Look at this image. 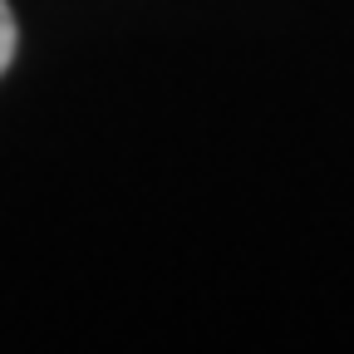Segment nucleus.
<instances>
[{
    "label": "nucleus",
    "instance_id": "obj_1",
    "mask_svg": "<svg viewBox=\"0 0 354 354\" xmlns=\"http://www.w3.org/2000/svg\"><path fill=\"white\" fill-rule=\"evenodd\" d=\"M15 15H10V6H6V0H0V74H6L10 69V59H15Z\"/></svg>",
    "mask_w": 354,
    "mask_h": 354
}]
</instances>
